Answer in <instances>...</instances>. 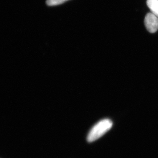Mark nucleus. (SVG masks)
I'll use <instances>...</instances> for the list:
<instances>
[{
  "mask_svg": "<svg viewBox=\"0 0 158 158\" xmlns=\"http://www.w3.org/2000/svg\"><path fill=\"white\" fill-rule=\"evenodd\" d=\"M112 126L113 122L110 119H103L99 121L90 131L87 136V141L93 142L98 140L110 131Z\"/></svg>",
  "mask_w": 158,
  "mask_h": 158,
  "instance_id": "1",
  "label": "nucleus"
},
{
  "mask_svg": "<svg viewBox=\"0 0 158 158\" xmlns=\"http://www.w3.org/2000/svg\"><path fill=\"white\" fill-rule=\"evenodd\" d=\"M144 23L146 29L151 33H155L158 29V17L153 13H148L145 16Z\"/></svg>",
  "mask_w": 158,
  "mask_h": 158,
  "instance_id": "2",
  "label": "nucleus"
},
{
  "mask_svg": "<svg viewBox=\"0 0 158 158\" xmlns=\"http://www.w3.org/2000/svg\"><path fill=\"white\" fill-rule=\"evenodd\" d=\"M147 5L152 13L158 17V0H148Z\"/></svg>",
  "mask_w": 158,
  "mask_h": 158,
  "instance_id": "3",
  "label": "nucleus"
},
{
  "mask_svg": "<svg viewBox=\"0 0 158 158\" xmlns=\"http://www.w3.org/2000/svg\"><path fill=\"white\" fill-rule=\"evenodd\" d=\"M65 2V0H47L46 4L49 6H54L61 4Z\"/></svg>",
  "mask_w": 158,
  "mask_h": 158,
  "instance_id": "4",
  "label": "nucleus"
},
{
  "mask_svg": "<svg viewBox=\"0 0 158 158\" xmlns=\"http://www.w3.org/2000/svg\"><path fill=\"white\" fill-rule=\"evenodd\" d=\"M65 1H67V0H65Z\"/></svg>",
  "mask_w": 158,
  "mask_h": 158,
  "instance_id": "5",
  "label": "nucleus"
}]
</instances>
